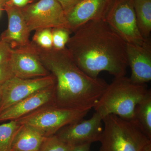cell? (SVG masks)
Masks as SVG:
<instances>
[{
  "instance_id": "18",
  "label": "cell",
  "mask_w": 151,
  "mask_h": 151,
  "mask_svg": "<svg viewBox=\"0 0 151 151\" xmlns=\"http://www.w3.org/2000/svg\"><path fill=\"white\" fill-rule=\"evenodd\" d=\"M20 126L15 120L0 125V151H11L12 142Z\"/></svg>"
},
{
  "instance_id": "27",
  "label": "cell",
  "mask_w": 151,
  "mask_h": 151,
  "mask_svg": "<svg viewBox=\"0 0 151 151\" xmlns=\"http://www.w3.org/2000/svg\"><path fill=\"white\" fill-rule=\"evenodd\" d=\"M142 151H151V142L149 143L143 149Z\"/></svg>"
},
{
  "instance_id": "10",
  "label": "cell",
  "mask_w": 151,
  "mask_h": 151,
  "mask_svg": "<svg viewBox=\"0 0 151 151\" xmlns=\"http://www.w3.org/2000/svg\"><path fill=\"white\" fill-rule=\"evenodd\" d=\"M14 76L29 79L50 75L40 61L36 45L30 42L26 46L12 49L9 60Z\"/></svg>"
},
{
  "instance_id": "7",
  "label": "cell",
  "mask_w": 151,
  "mask_h": 151,
  "mask_svg": "<svg viewBox=\"0 0 151 151\" xmlns=\"http://www.w3.org/2000/svg\"><path fill=\"white\" fill-rule=\"evenodd\" d=\"M21 9L30 32L44 29H68L65 12L56 0H38Z\"/></svg>"
},
{
  "instance_id": "22",
  "label": "cell",
  "mask_w": 151,
  "mask_h": 151,
  "mask_svg": "<svg viewBox=\"0 0 151 151\" xmlns=\"http://www.w3.org/2000/svg\"><path fill=\"white\" fill-rule=\"evenodd\" d=\"M14 76L9 61L0 64V86Z\"/></svg>"
},
{
  "instance_id": "14",
  "label": "cell",
  "mask_w": 151,
  "mask_h": 151,
  "mask_svg": "<svg viewBox=\"0 0 151 151\" xmlns=\"http://www.w3.org/2000/svg\"><path fill=\"white\" fill-rule=\"evenodd\" d=\"M128 65L131 68L130 80L138 84L151 80V45L150 41L143 45L127 43Z\"/></svg>"
},
{
  "instance_id": "24",
  "label": "cell",
  "mask_w": 151,
  "mask_h": 151,
  "mask_svg": "<svg viewBox=\"0 0 151 151\" xmlns=\"http://www.w3.org/2000/svg\"><path fill=\"white\" fill-rule=\"evenodd\" d=\"M63 9L65 14L68 12L82 0H56Z\"/></svg>"
},
{
  "instance_id": "31",
  "label": "cell",
  "mask_w": 151,
  "mask_h": 151,
  "mask_svg": "<svg viewBox=\"0 0 151 151\" xmlns=\"http://www.w3.org/2000/svg\"><path fill=\"white\" fill-rule=\"evenodd\" d=\"M2 9V8L0 6V14H1V10Z\"/></svg>"
},
{
  "instance_id": "21",
  "label": "cell",
  "mask_w": 151,
  "mask_h": 151,
  "mask_svg": "<svg viewBox=\"0 0 151 151\" xmlns=\"http://www.w3.org/2000/svg\"><path fill=\"white\" fill-rule=\"evenodd\" d=\"M33 37V42L41 48L49 49L52 48V29H44L36 31Z\"/></svg>"
},
{
  "instance_id": "1",
  "label": "cell",
  "mask_w": 151,
  "mask_h": 151,
  "mask_svg": "<svg viewBox=\"0 0 151 151\" xmlns=\"http://www.w3.org/2000/svg\"><path fill=\"white\" fill-rule=\"evenodd\" d=\"M73 32L66 48L86 74L94 78L102 71L115 78L126 75L127 43L105 20L87 22Z\"/></svg>"
},
{
  "instance_id": "2",
  "label": "cell",
  "mask_w": 151,
  "mask_h": 151,
  "mask_svg": "<svg viewBox=\"0 0 151 151\" xmlns=\"http://www.w3.org/2000/svg\"><path fill=\"white\" fill-rule=\"evenodd\" d=\"M36 46L41 62L55 78L56 105L81 111H89L94 108L108 87V83L84 72L66 47L58 50Z\"/></svg>"
},
{
  "instance_id": "8",
  "label": "cell",
  "mask_w": 151,
  "mask_h": 151,
  "mask_svg": "<svg viewBox=\"0 0 151 151\" xmlns=\"http://www.w3.org/2000/svg\"><path fill=\"white\" fill-rule=\"evenodd\" d=\"M55 84V78L51 74L29 79L12 77L2 85L0 113L34 93Z\"/></svg>"
},
{
  "instance_id": "4",
  "label": "cell",
  "mask_w": 151,
  "mask_h": 151,
  "mask_svg": "<svg viewBox=\"0 0 151 151\" xmlns=\"http://www.w3.org/2000/svg\"><path fill=\"white\" fill-rule=\"evenodd\" d=\"M103 122L99 151H142L151 142L134 120L110 114L103 118Z\"/></svg>"
},
{
  "instance_id": "30",
  "label": "cell",
  "mask_w": 151,
  "mask_h": 151,
  "mask_svg": "<svg viewBox=\"0 0 151 151\" xmlns=\"http://www.w3.org/2000/svg\"><path fill=\"white\" fill-rule=\"evenodd\" d=\"M33 1V3L34 2H36V1H38V0H32Z\"/></svg>"
},
{
  "instance_id": "19",
  "label": "cell",
  "mask_w": 151,
  "mask_h": 151,
  "mask_svg": "<svg viewBox=\"0 0 151 151\" xmlns=\"http://www.w3.org/2000/svg\"><path fill=\"white\" fill-rule=\"evenodd\" d=\"M72 149L55 134L45 138L39 151H71Z\"/></svg>"
},
{
  "instance_id": "17",
  "label": "cell",
  "mask_w": 151,
  "mask_h": 151,
  "mask_svg": "<svg viewBox=\"0 0 151 151\" xmlns=\"http://www.w3.org/2000/svg\"><path fill=\"white\" fill-rule=\"evenodd\" d=\"M143 132L151 139V91L149 89L145 96L135 108L134 120Z\"/></svg>"
},
{
  "instance_id": "29",
  "label": "cell",
  "mask_w": 151,
  "mask_h": 151,
  "mask_svg": "<svg viewBox=\"0 0 151 151\" xmlns=\"http://www.w3.org/2000/svg\"><path fill=\"white\" fill-rule=\"evenodd\" d=\"M2 86H0V105H1V101L2 98Z\"/></svg>"
},
{
  "instance_id": "23",
  "label": "cell",
  "mask_w": 151,
  "mask_h": 151,
  "mask_svg": "<svg viewBox=\"0 0 151 151\" xmlns=\"http://www.w3.org/2000/svg\"><path fill=\"white\" fill-rule=\"evenodd\" d=\"M12 50V48L8 44L0 40V64L9 61Z\"/></svg>"
},
{
  "instance_id": "3",
  "label": "cell",
  "mask_w": 151,
  "mask_h": 151,
  "mask_svg": "<svg viewBox=\"0 0 151 151\" xmlns=\"http://www.w3.org/2000/svg\"><path fill=\"white\" fill-rule=\"evenodd\" d=\"M148 90L146 84L134 83L126 76L116 77L108 84L94 110L103 119L114 114L123 119L133 120L136 106Z\"/></svg>"
},
{
  "instance_id": "26",
  "label": "cell",
  "mask_w": 151,
  "mask_h": 151,
  "mask_svg": "<svg viewBox=\"0 0 151 151\" xmlns=\"http://www.w3.org/2000/svg\"><path fill=\"white\" fill-rule=\"evenodd\" d=\"M91 144H85L72 147L71 151H90Z\"/></svg>"
},
{
  "instance_id": "6",
  "label": "cell",
  "mask_w": 151,
  "mask_h": 151,
  "mask_svg": "<svg viewBox=\"0 0 151 151\" xmlns=\"http://www.w3.org/2000/svg\"><path fill=\"white\" fill-rule=\"evenodd\" d=\"M104 20L126 43L143 45L150 41L138 28L134 0H113Z\"/></svg>"
},
{
  "instance_id": "12",
  "label": "cell",
  "mask_w": 151,
  "mask_h": 151,
  "mask_svg": "<svg viewBox=\"0 0 151 151\" xmlns=\"http://www.w3.org/2000/svg\"><path fill=\"white\" fill-rule=\"evenodd\" d=\"M7 15L8 26L2 34L0 40L8 44L12 49L27 45L30 41V32L21 9L9 1L3 7Z\"/></svg>"
},
{
  "instance_id": "13",
  "label": "cell",
  "mask_w": 151,
  "mask_h": 151,
  "mask_svg": "<svg viewBox=\"0 0 151 151\" xmlns=\"http://www.w3.org/2000/svg\"><path fill=\"white\" fill-rule=\"evenodd\" d=\"M55 85L34 93L0 113V123L17 120L44 105L55 103Z\"/></svg>"
},
{
  "instance_id": "11",
  "label": "cell",
  "mask_w": 151,
  "mask_h": 151,
  "mask_svg": "<svg viewBox=\"0 0 151 151\" xmlns=\"http://www.w3.org/2000/svg\"><path fill=\"white\" fill-rule=\"evenodd\" d=\"M113 0H82L65 14L71 32L87 22L105 19Z\"/></svg>"
},
{
  "instance_id": "5",
  "label": "cell",
  "mask_w": 151,
  "mask_h": 151,
  "mask_svg": "<svg viewBox=\"0 0 151 151\" xmlns=\"http://www.w3.org/2000/svg\"><path fill=\"white\" fill-rule=\"evenodd\" d=\"M89 112L63 108L52 103L44 105L15 121L20 125L31 126L47 137L55 134L67 125L83 120Z\"/></svg>"
},
{
  "instance_id": "28",
  "label": "cell",
  "mask_w": 151,
  "mask_h": 151,
  "mask_svg": "<svg viewBox=\"0 0 151 151\" xmlns=\"http://www.w3.org/2000/svg\"><path fill=\"white\" fill-rule=\"evenodd\" d=\"M10 0H0V6L2 9L6 3H7Z\"/></svg>"
},
{
  "instance_id": "15",
  "label": "cell",
  "mask_w": 151,
  "mask_h": 151,
  "mask_svg": "<svg viewBox=\"0 0 151 151\" xmlns=\"http://www.w3.org/2000/svg\"><path fill=\"white\" fill-rule=\"evenodd\" d=\"M46 138L35 128L22 124L14 137L11 151H39Z\"/></svg>"
},
{
  "instance_id": "9",
  "label": "cell",
  "mask_w": 151,
  "mask_h": 151,
  "mask_svg": "<svg viewBox=\"0 0 151 151\" xmlns=\"http://www.w3.org/2000/svg\"><path fill=\"white\" fill-rule=\"evenodd\" d=\"M103 118L95 111L91 118L67 125L55 134L71 147L99 142L103 133Z\"/></svg>"
},
{
  "instance_id": "25",
  "label": "cell",
  "mask_w": 151,
  "mask_h": 151,
  "mask_svg": "<svg viewBox=\"0 0 151 151\" xmlns=\"http://www.w3.org/2000/svg\"><path fill=\"white\" fill-rule=\"evenodd\" d=\"M14 5L20 8L24 7L29 4L33 3L32 0H10Z\"/></svg>"
},
{
  "instance_id": "16",
  "label": "cell",
  "mask_w": 151,
  "mask_h": 151,
  "mask_svg": "<svg viewBox=\"0 0 151 151\" xmlns=\"http://www.w3.org/2000/svg\"><path fill=\"white\" fill-rule=\"evenodd\" d=\"M134 8L138 28L146 40L151 32V0H134Z\"/></svg>"
},
{
  "instance_id": "20",
  "label": "cell",
  "mask_w": 151,
  "mask_h": 151,
  "mask_svg": "<svg viewBox=\"0 0 151 151\" xmlns=\"http://www.w3.org/2000/svg\"><path fill=\"white\" fill-rule=\"evenodd\" d=\"M71 32L70 30L64 28L52 29V48L58 50L66 48Z\"/></svg>"
}]
</instances>
